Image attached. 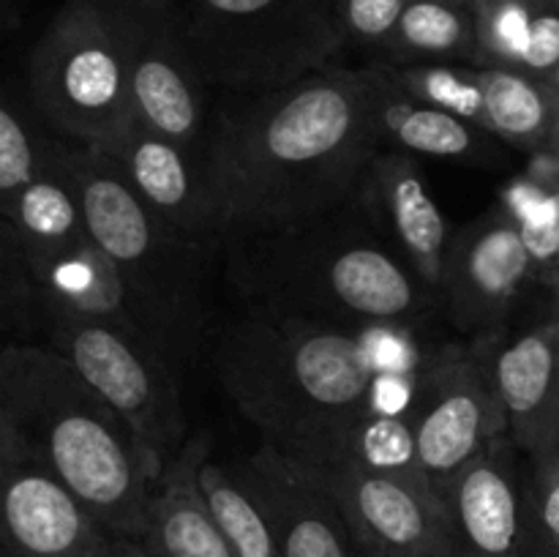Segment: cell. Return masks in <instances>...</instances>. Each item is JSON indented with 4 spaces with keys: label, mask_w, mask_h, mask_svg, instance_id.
Segmentation results:
<instances>
[{
    "label": "cell",
    "mask_w": 559,
    "mask_h": 557,
    "mask_svg": "<svg viewBox=\"0 0 559 557\" xmlns=\"http://www.w3.org/2000/svg\"><path fill=\"white\" fill-rule=\"evenodd\" d=\"M306 464L331 489L369 557H456L448 508L429 481L371 470L347 457Z\"/></svg>",
    "instance_id": "30bf717a"
},
{
    "label": "cell",
    "mask_w": 559,
    "mask_h": 557,
    "mask_svg": "<svg viewBox=\"0 0 559 557\" xmlns=\"http://www.w3.org/2000/svg\"><path fill=\"white\" fill-rule=\"evenodd\" d=\"M557 320H559V317H557Z\"/></svg>",
    "instance_id": "60d3db41"
},
{
    "label": "cell",
    "mask_w": 559,
    "mask_h": 557,
    "mask_svg": "<svg viewBox=\"0 0 559 557\" xmlns=\"http://www.w3.org/2000/svg\"><path fill=\"white\" fill-rule=\"evenodd\" d=\"M380 63V60H374ZM388 80L407 96L484 129V76L469 63H380Z\"/></svg>",
    "instance_id": "484cf974"
},
{
    "label": "cell",
    "mask_w": 559,
    "mask_h": 557,
    "mask_svg": "<svg viewBox=\"0 0 559 557\" xmlns=\"http://www.w3.org/2000/svg\"><path fill=\"white\" fill-rule=\"evenodd\" d=\"M358 200L393 251L440 298L453 229L420 173L418 158L380 147L366 169Z\"/></svg>",
    "instance_id": "e0dca14e"
},
{
    "label": "cell",
    "mask_w": 559,
    "mask_h": 557,
    "mask_svg": "<svg viewBox=\"0 0 559 557\" xmlns=\"http://www.w3.org/2000/svg\"><path fill=\"white\" fill-rule=\"evenodd\" d=\"M55 158L74 189L87 235L123 273L158 347L180 369L200 347L207 325L205 265L211 249L167 227L102 147L58 137Z\"/></svg>",
    "instance_id": "5b68a950"
},
{
    "label": "cell",
    "mask_w": 559,
    "mask_h": 557,
    "mask_svg": "<svg viewBox=\"0 0 559 557\" xmlns=\"http://www.w3.org/2000/svg\"><path fill=\"white\" fill-rule=\"evenodd\" d=\"M178 31L207 85L224 93L287 85L349 47L331 0H180Z\"/></svg>",
    "instance_id": "8992f818"
},
{
    "label": "cell",
    "mask_w": 559,
    "mask_h": 557,
    "mask_svg": "<svg viewBox=\"0 0 559 557\" xmlns=\"http://www.w3.org/2000/svg\"><path fill=\"white\" fill-rule=\"evenodd\" d=\"M533 276L522 227L508 208H497L453 233L440 300L459 331L484 339L508 320Z\"/></svg>",
    "instance_id": "4fadbf2b"
},
{
    "label": "cell",
    "mask_w": 559,
    "mask_h": 557,
    "mask_svg": "<svg viewBox=\"0 0 559 557\" xmlns=\"http://www.w3.org/2000/svg\"><path fill=\"white\" fill-rule=\"evenodd\" d=\"M123 42L134 118L145 129L205 156L207 82L180 38L175 16L147 14L112 0Z\"/></svg>",
    "instance_id": "7c38bea8"
},
{
    "label": "cell",
    "mask_w": 559,
    "mask_h": 557,
    "mask_svg": "<svg viewBox=\"0 0 559 557\" xmlns=\"http://www.w3.org/2000/svg\"><path fill=\"white\" fill-rule=\"evenodd\" d=\"M96 557H158L145 538L136 535H107Z\"/></svg>",
    "instance_id": "d6a6232c"
},
{
    "label": "cell",
    "mask_w": 559,
    "mask_h": 557,
    "mask_svg": "<svg viewBox=\"0 0 559 557\" xmlns=\"http://www.w3.org/2000/svg\"><path fill=\"white\" fill-rule=\"evenodd\" d=\"M527 500L535 555L559 557V446L527 457Z\"/></svg>",
    "instance_id": "f546056e"
},
{
    "label": "cell",
    "mask_w": 559,
    "mask_h": 557,
    "mask_svg": "<svg viewBox=\"0 0 559 557\" xmlns=\"http://www.w3.org/2000/svg\"><path fill=\"white\" fill-rule=\"evenodd\" d=\"M407 413L420 470L442 495L467 464L508 437L491 336L437 349L415 377Z\"/></svg>",
    "instance_id": "9c48e42d"
},
{
    "label": "cell",
    "mask_w": 559,
    "mask_h": 557,
    "mask_svg": "<svg viewBox=\"0 0 559 557\" xmlns=\"http://www.w3.org/2000/svg\"><path fill=\"white\" fill-rule=\"evenodd\" d=\"M366 557H369V555H366Z\"/></svg>",
    "instance_id": "b9f144b4"
},
{
    "label": "cell",
    "mask_w": 559,
    "mask_h": 557,
    "mask_svg": "<svg viewBox=\"0 0 559 557\" xmlns=\"http://www.w3.org/2000/svg\"><path fill=\"white\" fill-rule=\"evenodd\" d=\"M22 25V11L16 0H0V38L14 33Z\"/></svg>",
    "instance_id": "e575fe53"
},
{
    "label": "cell",
    "mask_w": 559,
    "mask_h": 557,
    "mask_svg": "<svg viewBox=\"0 0 559 557\" xmlns=\"http://www.w3.org/2000/svg\"><path fill=\"white\" fill-rule=\"evenodd\" d=\"M213 371L265 442L298 459L328 451L380 396L364 328L251 306L218 333Z\"/></svg>",
    "instance_id": "7a4b0ae2"
},
{
    "label": "cell",
    "mask_w": 559,
    "mask_h": 557,
    "mask_svg": "<svg viewBox=\"0 0 559 557\" xmlns=\"http://www.w3.org/2000/svg\"><path fill=\"white\" fill-rule=\"evenodd\" d=\"M0 410L107 533L145 538L164 467L58 349L0 344Z\"/></svg>",
    "instance_id": "277c9868"
},
{
    "label": "cell",
    "mask_w": 559,
    "mask_h": 557,
    "mask_svg": "<svg viewBox=\"0 0 559 557\" xmlns=\"http://www.w3.org/2000/svg\"><path fill=\"white\" fill-rule=\"evenodd\" d=\"M235 470L254 491L284 557H366L331 489L298 457L262 442Z\"/></svg>",
    "instance_id": "9a60e30c"
},
{
    "label": "cell",
    "mask_w": 559,
    "mask_h": 557,
    "mask_svg": "<svg viewBox=\"0 0 559 557\" xmlns=\"http://www.w3.org/2000/svg\"><path fill=\"white\" fill-rule=\"evenodd\" d=\"M102 151L118 162L136 197L167 227L211 251L224 246L202 153L145 129L140 120Z\"/></svg>",
    "instance_id": "2e32d148"
},
{
    "label": "cell",
    "mask_w": 559,
    "mask_h": 557,
    "mask_svg": "<svg viewBox=\"0 0 559 557\" xmlns=\"http://www.w3.org/2000/svg\"><path fill=\"white\" fill-rule=\"evenodd\" d=\"M495 380L508 437L524 457L559 446V320L495 347Z\"/></svg>",
    "instance_id": "ac0fdd59"
},
{
    "label": "cell",
    "mask_w": 559,
    "mask_h": 557,
    "mask_svg": "<svg viewBox=\"0 0 559 557\" xmlns=\"http://www.w3.org/2000/svg\"><path fill=\"white\" fill-rule=\"evenodd\" d=\"M118 3L129 5V9L147 11V14H162V16H175L178 20L180 0H118Z\"/></svg>",
    "instance_id": "836d02e7"
},
{
    "label": "cell",
    "mask_w": 559,
    "mask_h": 557,
    "mask_svg": "<svg viewBox=\"0 0 559 557\" xmlns=\"http://www.w3.org/2000/svg\"><path fill=\"white\" fill-rule=\"evenodd\" d=\"M5 218L20 235L31 271L87 238L82 208L69 178L58 167L55 147L49 167L14 197Z\"/></svg>",
    "instance_id": "cb8c5ba5"
},
{
    "label": "cell",
    "mask_w": 559,
    "mask_h": 557,
    "mask_svg": "<svg viewBox=\"0 0 559 557\" xmlns=\"http://www.w3.org/2000/svg\"><path fill=\"white\" fill-rule=\"evenodd\" d=\"M551 276H559V260H557V265H555V271H551V273H546V276H544V278H551Z\"/></svg>",
    "instance_id": "f35d334b"
},
{
    "label": "cell",
    "mask_w": 559,
    "mask_h": 557,
    "mask_svg": "<svg viewBox=\"0 0 559 557\" xmlns=\"http://www.w3.org/2000/svg\"><path fill=\"white\" fill-rule=\"evenodd\" d=\"M371 66L333 63L257 93H224L205 173L224 244L293 227L358 197L380 153Z\"/></svg>",
    "instance_id": "6da1fadb"
},
{
    "label": "cell",
    "mask_w": 559,
    "mask_h": 557,
    "mask_svg": "<svg viewBox=\"0 0 559 557\" xmlns=\"http://www.w3.org/2000/svg\"><path fill=\"white\" fill-rule=\"evenodd\" d=\"M524 462L511 437H502L442 489L456 557H538Z\"/></svg>",
    "instance_id": "5bb4252c"
},
{
    "label": "cell",
    "mask_w": 559,
    "mask_h": 557,
    "mask_svg": "<svg viewBox=\"0 0 559 557\" xmlns=\"http://www.w3.org/2000/svg\"><path fill=\"white\" fill-rule=\"evenodd\" d=\"M41 333L76 375L118 410L147 451L167 467L189 440L180 402L178 366L147 339L102 322L44 311Z\"/></svg>",
    "instance_id": "ba28073f"
},
{
    "label": "cell",
    "mask_w": 559,
    "mask_h": 557,
    "mask_svg": "<svg viewBox=\"0 0 559 557\" xmlns=\"http://www.w3.org/2000/svg\"><path fill=\"white\" fill-rule=\"evenodd\" d=\"M484 131L522 151L555 156L557 107L549 85L540 76L506 66H486Z\"/></svg>",
    "instance_id": "603a6c76"
},
{
    "label": "cell",
    "mask_w": 559,
    "mask_h": 557,
    "mask_svg": "<svg viewBox=\"0 0 559 557\" xmlns=\"http://www.w3.org/2000/svg\"><path fill=\"white\" fill-rule=\"evenodd\" d=\"M377 60L478 66L473 9L459 0H407Z\"/></svg>",
    "instance_id": "7402d4cb"
},
{
    "label": "cell",
    "mask_w": 559,
    "mask_h": 557,
    "mask_svg": "<svg viewBox=\"0 0 559 557\" xmlns=\"http://www.w3.org/2000/svg\"><path fill=\"white\" fill-rule=\"evenodd\" d=\"M27 98L55 137L107 147L134 123L112 0H63L27 58Z\"/></svg>",
    "instance_id": "52a82bcc"
},
{
    "label": "cell",
    "mask_w": 559,
    "mask_h": 557,
    "mask_svg": "<svg viewBox=\"0 0 559 557\" xmlns=\"http://www.w3.org/2000/svg\"><path fill=\"white\" fill-rule=\"evenodd\" d=\"M197 475L213 517L233 544L235 557H284L265 511L235 464H222L207 453Z\"/></svg>",
    "instance_id": "d4e9b609"
},
{
    "label": "cell",
    "mask_w": 559,
    "mask_h": 557,
    "mask_svg": "<svg viewBox=\"0 0 559 557\" xmlns=\"http://www.w3.org/2000/svg\"><path fill=\"white\" fill-rule=\"evenodd\" d=\"M227 282L251 309L349 328H402L440 298L393 251L360 200L293 227L233 238Z\"/></svg>",
    "instance_id": "3957f363"
},
{
    "label": "cell",
    "mask_w": 559,
    "mask_h": 557,
    "mask_svg": "<svg viewBox=\"0 0 559 557\" xmlns=\"http://www.w3.org/2000/svg\"><path fill=\"white\" fill-rule=\"evenodd\" d=\"M546 282H549L551 289H555V300H557V315H555V317H559V276L546 278Z\"/></svg>",
    "instance_id": "74e56055"
},
{
    "label": "cell",
    "mask_w": 559,
    "mask_h": 557,
    "mask_svg": "<svg viewBox=\"0 0 559 557\" xmlns=\"http://www.w3.org/2000/svg\"><path fill=\"white\" fill-rule=\"evenodd\" d=\"M516 222L522 227L524 240H527L538 276L555 271L559 260V178L555 189L540 197L535 211L530 216L516 218Z\"/></svg>",
    "instance_id": "1f68e13d"
},
{
    "label": "cell",
    "mask_w": 559,
    "mask_h": 557,
    "mask_svg": "<svg viewBox=\"0 0 559 557\" xmlns=\"http://www.w3.org/2000/svg\"><path fill=\"white\" fill-rule=\"evenodd\" d=\"M347 44L380 52L407 0H331Z\"/></svg>",
    "instance_id": "4dcf8cb0"
},
{
    "label": "cell",
    "mask_w": 559,
    "mask_h": 557,
    "mask_svg": "<svg viewBox=\"0 0 559 557\" xmlns=\"http://www.w3.org/2000/svg\"><path fill=\"white\" fill-rule=\"evenodd\" d=\"M207 453V437L191 435L153 484L145 541L158 557H235L197 475Z\"/></svg>",
    "instance_id": "ffe728a7"
},
{
    "label": "cell",
    "mask_w": 559,
    "mask_h": 557,
    "mask_svg": "<svg viewBox=\"0 0 559 557\" xmlns=\"http://www.w3.org/2000/svg\"><path fill=\"white\" fill-rule=\"evenodd\" d=\"M41 293L33 278L22 240L5 216H0V333L9 342H33L41 333Z\"/></svg>",
    "instance_id": "83f0119b"
},
{
    "label": "cell",
    "mask_w": 559,
    "mask_h": 557,
    "mask_svg": "<svg viewBox=\"0 0 559 557\" xmlns=\"http://www.w3.org/2000/svg\"><path fill=\"white\" fill-rule=\"evenodd\" d=\"M0 557H5V555H0Z\"/></svg>",
    "instance_id": "ab89813d"
},
{
    "label": "cell",
    "mask_w": 559,
    "mask_h": 557,
    "mask_svg": "<svg viewBox=\"0 0 559 557\" xmlns=\"http://www.w3.org/2000/svg\"><path fill=\"white\" fill-rule=\"evenodd\" d=\"M377 85V131L382 147L429 158H480L489 145V131L451 112L429 107L399 91L380 63H369Z\"/></svg>",
    "instance_id": "44dd1931"
},
{
    "label": "cell",
    "mask_w": 559,
    "mask_h": 557,
    "mask_svg": "<svg viewBox=\"0 0 559 557\" xmlns=\"http://www.w3.org/2000/svg\"><path fill=\"white\" fill-rule=\"evenodd\" d=\"M544 3L546 0H495L473 11L480 69L486 66L519 69L522 66L535 14Z\"/></svg>",
    "instance_id": "f1b7e54d"
},
{
    "label": "cell",
    "mask_w": 559,
    "mask_h": 557,
    "mask_svg": "<svg viewBox=\"0 0 559 557\" xmlns=\"http://www.w3.org/2000/svg\"><path fill=\"white\" fill-rule=\"evenodd\" d=\"M546 85H549L551 96H555V107H557V147H555V158H559V66L546 76Z\"/></svg>",
    "instance_id": "d590c367"
},
{
    "label": "cell",
    "mask_w": 559,
    "mask_h": 557,
    "mask_svg": "<svg viewBox=\"0 0 559 557\" xmlns=\"http://www.w3.org/2000/svg\"><path fill=\"white\" fill-rule=\"evenodd\" d=\"M459 3H464L467 5V9H480V5H489V3H495V0H459Z\"/></svg>",
    "instance_id": "8d00e7d4"
},
{
    "label": "cell",
    "mask_w": 559,
    "mask_h": 557,
    "mask_svg": "<svg viewBox=\"0 0 559 557\" xmlns=\"http://www.w3.org/2000/svg\"><path fill=\"white\" fill-rule=\"evenodd\" d=\"M107 535L0 410V555L96 557Z\"/></svg>",
    "instance_id": "8fae6325"
},
{
    "label": "cell",
    "mask_w": 559,
    "mask_h": 557,
    "mask_svg": "<svg viewBox=\"0 0 559 557\" xmlns=\"http://www.w3.org/2000/svg\"><path fill=\"white\" fill-rule=\"evenodd\" d=\"M58 137L38 126L0 80V216L14 197L49 167Z\"/></svg>",
    "instance_id": "4316f807"
},
{
    "label": "cell",
    "mask_w": 559,
    "mask_h": 557,
    "mask_svg": "<svg viewBox=\"0 0 559 557\" xmlns=\"http://www.w3.org/2000/svg\"><path fill=\"white\" fill-rule=\"evenodd\" d=\"M33 278L41 293L44 311H60L118 328L131 336L147 339L162 353L134 289L129 287L118 265L93 244L91 235L44 265L33 268Z\"/></svg>",
    "instance_id": "d6986e66"
}]
</instances>
